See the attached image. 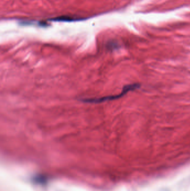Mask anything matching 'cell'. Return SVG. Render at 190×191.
<instances>
[{"mask_svg":"<svg viewBox=\"0 0 190 191\" xmlns=\"http://www.w3.org/2000/svg\"><path fill=\"white\" fill-rule=\"evenodd\" d=\"M139 87L138 84H129L124 86L123 88L122 91L118 95H116L108 96L99 98H86V99H82L80 101L84 103L88 104H100L103 103L107 101H110L113 100H117L118 99L121 98L123 96L125 95L128 92L135 90Z\"/></svg>","mask_w":190,"mask_h":191,"instance_id":"1","label":"cell"}]
</instances>
